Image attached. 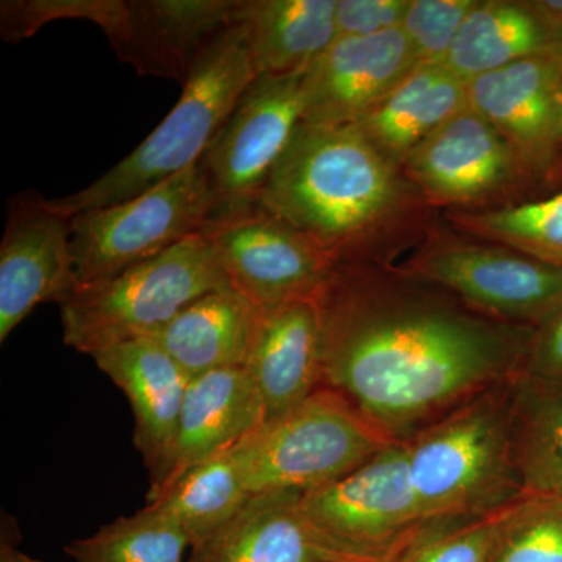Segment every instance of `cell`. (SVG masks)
<instances>
[{
  "label": "cell",
  "mask_w": 562,
  "mask_h": 562,
  "mask_svg": "<svg viewBox=\"0 0 562 562\" xmlns=\"http://www.w3.org/2000/svg\"><path fill=\"white\" fill-rule=\"evenodd\" d=\"M250 497L246 468L236 446L192 465L161 491L147 495V503L176 517L195 549L231 522Z\"/></svg>",
  "instance_id": "cell-26"
},
{
  "label": "cell",
  "mask_w": 562,
  "mask_h": 562,
  "mask_svg": "<svg viewBox=\"0 0 562 562\" xmlns=\"http://www.w3.org/2000/svg\"><path fill=\"white\" fill-rule=\"evenodd\" d=\"M201 233L213 244L232 288L261 310L316 299L336 268L312 239L260 203L214 214Z\"/></svg>",
  "instance_id": "cell-11"
},
{
  "label": "cell",
  "mask_w": 562,
  "mask_h": 562,
  "mask_svg": "<svg viewBox=\"0 0 562 562\" xmlns=\"http://www.w3.org/2000/svg\"><path fill=\"white\" fill-rule=\"evenodd\" d=\"M241 25L225 29L192 60L179 102L131 155L83 190L49 199L63 216L131 201L202 161L236 103L257 79Z\"/></svg>",
  "instance_id": "cell-3"
},
{
  "label": "cell",
  "mask_w": 562,
  "mask_h": 562,
  "mask_svg": "<svg viewBox=\"0 0 562 562\" xmlns=\"http://www.w3.org/2000/svg\"><path fill=\"white\" fill-rule=\"evenodd\" d=\"M562 52V25L532 0H479L462 24L446 65L471 81L525 58Z\"/></svg>",
  "instance_id": "cell-24"
},
{
  "label": "cell",
  "mask_w": 562,
  "mask_h": 562,
  "mask_svg": "<svg viewBox=\"0 0 562 562\" xmlns=\"http://www.w3.org/2000/svg\"><path fill=\"white\" fill-rule=\"evenodd\" d=\"M302 505L322 530L380 560L398 557L428 532L446 527L425 517L409 475L406 442L391 443L342 479L305 492Z\"/></svg>",
  "instance_id": "cell-10"
},
{
  "label": "cell",
  "mask_w": 562,
  "mask_h": 562,
  "mask_svg": "<svg viewBox=\"0 0 562 562\" xmlns=\"http://www.w3.org/2000/svg\"><path fill=\"white\" fill-rule=\"evenodd\" d=\"M501 514L436 528L395 562H491L497 547Z\"/></svg>",
  "instance_id": "cell-31"
},
{
  "label": "cell",
  "mask_w": 562,
  "mask_h": 562,
  "mask_svg": "<svg viewBox=\"0 0 562 562\" xmlns=\"http://www.w3.org/2000/svg\"><path fill=\"white\" fill-rule=\"evenodd\" d=\"M561 135H562V114H561Z\"/></svg>",
  "instance_id": "cell-37"
},
{
  "label": "cell",
  "mask_w": 562,
  "mask_h": 562,
  "mask_svg": "<svg viewBox=\"0 0 562 562\" xmlns=\"http://www.w3.org/2000/svg\"><path fill=\"white\" fill-rule=\"evenodd\" d=\"M469 105L468 81L446 63H422L355 127L395 168Z\"/></svg>",
  "instance_id": "cell-21"
},
{
  "label": "cell",
  "mask_w": 562,
  "mask_h": 562,
  "mask_svg": "<svg viewBox=\"0 0 562 562\" xmlns=\"http://www.w3.org/2000/svg\"><path fill=\"white\" fill-rule=\"evenodd\" d=\"M442 220L464 235L505 244L562 268V191L508 209L443 211Z\"/></svg>",
  "instance_id": "cell-28"
},
{
  "label": "cell",
  "mask_w": 562,
  "mask_h": 562,
  "mask_svg": "<svg viewBox=\"0 0 562 562\" xmlns=\"http://www.w3.org/2000/svg\"><path fill=\"white\" fill-rule=\"evenodd\" d=\"M192 543L176 517L157 505L103 525L65 547L74 562H188Z\"/></svg>",
  "instance_id": "cell-27"
},
{
  "label": "cell",
  "mask_w": 562,
  "mask_h": 562,
  "mask_svg": "<svg viewBox=\"0 0 562 562\" xmlns=\"http://www.w3.org/2000/svg\"><path fill=\"white\" fill-rule=\"evenodd\" d=\"M468 95L508 140L541 199L562 191V52L476 77Z\"/></svg>",
  "instance_id": "cell-13"
},
{
  "label": "cell",
  "mask_w": 562,
  "mask_h": 562,
  "mask_svg": "<svg viewBox=\"0 0 562 562\" xmlns=\"http://www.w3.org/2000/svg\"><path fill=\"white\" fill-rule=\"evenodd\" d=\"M405 553V552H403ZM398 557H401V554H398ZM398 557H394V558H387V560H382V561H371V562H395V560H397Z\"/></svg>",
  "instance_id": "cell-36"
},
{
  "label": "cell",
  "mask_w": 562,
  "mask_h": 562,
  "mask_svg": "<svg viewBox=\"0 0 562 562\" xmlns=\"http://www.w3.org/2000/svg\"><path fill=\"white\" fill-rule=\"evenodd\" d=\"M77 288L70 217L38 194L14 195L0 246V342L41 303L61 305Z\"/></svg>",
  "instance_id": "cell-14"
},
{
  "label": "cell",
  "mask_w": 562,
  "mask_h": 562,
  "mask_svg": "<svg viewBox=\"0 0 562 562\" xmlns=\"http://www.w3.org/2000/svg\"><path fill=\"white\" fill-rule=\"evenodd\" d=\"M512 435L524 494L562 497V383L514 380Z\"/></svg>",
  "instance_id": "cell-25"
},
{
  "label": "cell",
  "mask_w": 562,
  "mask_h": 562,
  "mask_svg": "<svg viewBox=\"0 0 562 562\" xmlns=\"http://www.w3.org/2000/svg\"><path fill=\"white\" fill-rule=\"evenodd\" d=\"M344 395L322 386L239 443L251 495L312 492L394 443Z\"/></svg>",
  "instance_id": "cell-6"
},
{
  "label": "cell",
  "mask_w": 562,
  "mask_h": 562,
  "mask_svg": "<svg viewBox=\"0 0 562 562\" xmlns=\"http://www.w3.org/2000/svg\"><path fill=\"white\" fill-rule=\"evenodd\" d=\"M216 206L201 162L140 195L70 217L79 286L101 283L201 233Z\"/></svg>",
  "instance_id": "cell-7"
},
{
  "label": "cell",
  "mask_w": 562,
  "mask_h": 562,
  "mask_svg": "<svg viewBox=\"0 0 562 562\" xmlns=\"http://www.w3.org/2000/svg\"><path fill=\"white\" fill-rule=\"evenodd\" d=\"M516 379L464 403L406 441L413 486L431 524L482 519L525 497L513 450Z\"/></svg>",
  "instance_id": "cell-4"
},
{
  "label": "cell",
  "mask_w": 562,
  "mask_h": 562,
  "mask_svg": "<svg viewBox=\"0 0 562 562\" xmlns=\"http://www.w3.org/2000/svg\"><path fill=\"white\" fill-rule=\"evenodd\" d=\"M0 562H43L31 557L21 549H18L13 542L7 538L5 532L2 535V542H0Z\"/></svg>",
  "instance_id": "cell-34"
},
{
  "label": "cell",
  "mask_w": 562,
  "mask_h": 562,
  "mask_svg": "<svg viewBox=\"0 0 562 562\" xmlns=\"http://www.w3.org/2000/svg\"><path fill=\"white\" fill-rule=\"evenodd\" d=\"M417 66L402 27L336 38L303 74L302 122L357 125Z\"/></svg>",
  "instance_id": "cell-15"
},
{
  "label": "cell",
  "mask_w": 562,
  "mask_h": 562,
  "mask_svg": "<svg viewBox=\"0 0 562 562\" xmlns=\"http://www.w3.org/2000/svg\"><path fill=\"white\" fill-rule=\"evenodd\" d=\"M532 5L550 20L562 25V0H532Z\"/></svg>",
  "instance_id": "cell-35"
},
{
  "label": "cell",
  "mask_w": 562,
  "mask_h": 562,
  "mask_svg": "<svg viewBox=\"0 0 562 562\" xmlns=\"http://www.w3.org/2000/svg\"><path fill=\"white\" fill-rule=\"evenodd\" d=\"M91 358L131 403L133 441L154 475L171 449L192 376L151 336L106 347Z\"/></svg>",
  "instance_id": "cell-20"
},
{
  "label": "cell",
  "mask_w": 562,
  "mask_h": 562,
  "mask_svg": "<svg viewBox=\"0 0 562 562\" xmlns=\"http://www.w3.org/2000/svg\"><path fill=\"white\" fill-rule=\"evenodd\" d=\"M479 0H412L402 31L422 63H446L462 24Z\"/></svg>",
  "instance_id": "cell-30"
},
{
  "label": "cell",
  "mask_w": 562,
  "mask_h": 562,
  "mask_svg": "<svg viewBox=\"0 0 562 562\" xmlns=\"http://www.w3.org/2000/svg\"><path fill=\"white\" fill-rule=\"evenodd\" d=\"M402 172L435 210L479 213L541 199L508 140L471 105L417 146Z\"/></svg>",
  "instance_id": "cell-9"
},
{
  "label": "cell",
  "mask_w": 562,
  "mask_h": 562,
  "mask_svg": "<svg viewBox=\"0 0 562 562\" xmlns=\"http://www.w3.org/2000/svg\"><path fill=\"white\" fill-rule=\"evenodd\" d=\"M266 424L265 405L246 368L192 376L168 457L150 476L149 495L192 465L228 452Z\"/></svg>",
  "instance_id": "cell-18"
},
{
  "label": "cell",
  "mask_w": 562,
  "mask_h": 562,
  "mask_svg": "<svg viewBox=\"0 0 562 562\" xmlns=\"http://www.w3.org/2000/svg\"><path fill=\"white\" fill-rule=\"evenodd\" d=\"M246 369L260 392L266 422L290 413L324 386L317 299L262 310Z\"/></svg>",
  "instance_id": "cell-19"
},
{
  "label": "cell",
  "mask_w": 562,
  "mask_h": 562,
  "mask_svg": "<svg viewBox=\"0 0 562 562\" xmlns=\"http://www.w3.org/2000/svg\"><path fill=\"white\" fill-rule=\"evenodd\" d=\"M303 74L258 76L211 140L201 161L216 198L211 216L258 203L302 122Z\"/></svg>",
  "instance_id": "cell-12"
},
{
  "label": "cell",
  "mask_w": 562,
  "mask_h": 562,
  "mask_svg": "<svg viewBox=\"0 0 562 562\" xmlns=\"http://www.w3.org/2000/svg\"><path fill=\"white\" fill-rule=\"evenodd\" d=\"M316 299L324 386L395 442L524 373L535 335L403 266L336 265Z\"/></svg>",
  "instance_id": "cell-1"
},
{
  "label": "cell",
  "mask_w": 562,
  "mask_h": 562,
  "mask_svg": "<svg viewBox=\"0 0 562 562\" xmlns=\"http://www.w3.org/2000/svg\"><path fill=\"white\" fill-rule=\"evenodd\" d=\"M232 286L203 233L101 283L79 286L60 305L66 346L95 351L154 336L190 303Z\"/></svg>",
  "instance_id": "cell-5"
},
{
  "label": "cell",
  "mask_w": 562,
  "mask_h": 562,
  "mask_svg": "<svg viewBox=\"0 0 562 562\" xmlns=\"http://www.w3.org/2000/svg\"><path fill=\"white\" fill-rule=\"evenodd\" d=\"M258 203L335 265H394L441 222L402 169L355 125L301 122Z\"/></svg>",
  "instance_id": "cell-2"
},
{
  "label": "cell",
  "mask_w": 562,
  "mask_h": 562,
  "mask_svg": "<svg viewBox=\"0 0 562 562\" xmlns=\"http://www.w3.org/2000/svg\"><path fill=\"white\" fill-rule=\"evenodd\" d=\"M491 562H562V497L525 495L503 509Z\"/></svg>",
  "instance_id": "cell-29"
},
{
  "label": "cell",
  "mask_w": 562,
  "mask_h": 562,
  "mask_svg": "<svg viewBox=\"0 0 562 562\" xmlns=\"http://www.w3.org/2000/svg\"><path fill=\"white\" fill-rule=\"evenodd\" d=\"M403 268L506 324L536 327L562 306V268L441 222Z\"/></svg>",
  "instance_id": "cell-8"
},
{
  "label": "cell",
  "mask_w": 562,
  "mask_h": 562,
  "mask_svg": "<svg viewBox=\"0 0 562 562\" xmlns=\"http://www.w3.org/2000/svg\"><path fill=\"white\" fill-rule=\"evenodd\" d=\"M302 495L297 491L251 495L231 522L191 550L188 562L382 561L317 527L303 509Z\"/></svg>",
  "instance_id": "cell-16"
},
{
  "label": "cell",
  "mask_w": 562,
  "mask_h": 562,
  "mask_svg": "<svg viewBox=\"0 0 562 562\" xmlns=\"http://www.w3.org/2000/svg\"><path fill=\"white\" fill-rule=\"evenodd\" d=\"M524 373L543 382L562 383V306L536 325Z\"/></svg>",
  "instance_id": "cell-33"
},
{
  "label": "cell",
  "mask_w": 562,
  "mask_h": 562,
  "mask_svg": "<svg viewBox=\"0 0 562 562\" xmlns=\"http://www.w3.org/2000/svg\"><path fill=\"white\" fill-rule=\"evenodd\" d=\"M336 0H236L257 76L305 72L338 38Z\"/></svg>",
  "instance_id": "cell-23"
},
{
  "label": "cell",
  "mask_w": 562,
  "mask_h": 562,
  "mask_svg": "<svg viewBox=\"0 0 562 562\" xmlns=\"http://www.w3.org/2000/svg\"><path fill=\"white\" fill-rule=\"evenodd\" d=\"M262 310L228 286L190 303L151 338L191 376L246 368Z\"/></svg>",
  "instance_id": "cell-22"
},
{
  "label": "cell",
  "mask_w": 562,
  "mask_h": 562,
  "mask_svg": "<svg viewBox=\"0 0 562 562\" xmlns=\"http://www.w3.org/2000/svg\"><path fill=\"white\" fill-rule=\"evenodd\" d=\"M412 0H336L338 38L371 36L401 29Z\"/></svg>",
  "instance_id": "cell-32"
},
{
  "label": "cell",
  "mask_w": 562,
  "mask_h": 562,
  "mask_svg": "<svg viewBox=\"0 0 562 562\" xmlns=\"http://www.w3.org/2000/svg\"><path fill=\"white\" fill-rule=\"evenodd\" d=\"M63 20L103 29L121 60L139 74L183 83L205 43V24L190 0H63Z\"/></svg>",
  "instance_id": "cell-17"
}]
</instances>
